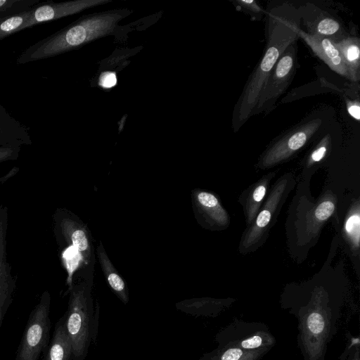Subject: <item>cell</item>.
<instances>
[{"label": "cell", "instance_id": "1", "mask_svg": "<svg viewBox=\"0 0 360 360\" xmlns=\"http://www.w3.org/2000/svg\"><path fill=\"white\" fill-rule=\"evenodd\" d=\"M300 11L288 4L274 8L268 15L265 53L250 77L233 117L236 131L253 116L266 79L283 51L299 38Z\"/></svg>", "mask_w": 360, "mask_h": 360}, {"label": "cell", "instance_id": "2", "mask_svg": "<svg viewBox=\"0 0 360 360\" xmlns=\"http://www.w3.org/2000/svg\"><path fill=\"white\" fill-rule=\"evenodd\" d=\"M133 13L116 8L79 17L56 32L30 46L18 56L16 63L23 65L77 50L98 39L115 34L118 23Z\"/></svg>", "mask_w": 360, "mask_h": 360}, {"label": "cell", "instance_id": "3", "mask_svg": "<svg viewBox=\"0 0 360 360\" xmlns=\"http://www.w3.org/2000/svg\"><path fill=\"white\" fill-rule=\"evenodd\" d=\"M65 327L72 342V360H85L89 347L95 344L98 331L99 304L94 307L90 288L86 283L72 286Z\"/></svg>", "mask_w": 360, "mask_h": 360}, {"label": "cell", "instance_id": "4", "mask_svg": "<svg viewBox=\"0 0 360 360\" xmlns=\"http://www.w3.org/2000/svg\"><path fill=\"white\" fill-rule=\"evenodd\" d=\"M51 297L45 290L33 308L18 347L15 360H39L50 342Z\"/></svg>", "mask_w": 360, "mask_h": 360}, {"label": "cell", "instance_id": "5", "mask_svg": "<svg viewBox=\"0 0 360 360\" xmlns=\"http://www.w3.org/2000/svg\"><path fill=\"white\" fill-rule=\"evenodd\" d=\"M219 347L240 348L252 351L270 350L276 345V338L269 327L260 322L236 319L221 328L214 336Z\"/></svg>", "mask_w": 360, "mask_h": 360}, {"label": "cell", "instance_id": "6", "mask_svg": "<svg viewBox=\"0 0 360 360\" xmlns=\"http://www.w3.org/2000/svg\"><path fill=\"white\" fill-rule=\"evenodd\" d=\"M297 51L295 41L278 59L266 79L254 115L271 111L292 82L297 68Z\"/></svg>", "mask_w": 360, "mask_h": 360}, {"label": "cell", "instance_id": "7", "mask_svg": "<svg viewBox=\"0 0 360 360\" xmlns=\"http://www.w3.org/2000/svg\"><path fill=\"white\" fill-rule=\"evenodd\" d=\"M321 125V120L318 118L293 128L266 150L261 158V165L269 167L292 156L306 144Z\"/></svg>", "mask_w": 360, "mask_h": 360}, {"label": "cell", "instance_id": "8", "mask_svg": "<svg viewBox=\"0 0 360 360\" xmlns=\"http://www.w3.org/2000/svg\"><path fill=\"white\" fill-rule=\"evenodd\" d=\"M112 0H73L62 2L40 1L30 11L23 30L36 25L79 13L86 9L103 5Z\"/></svg>", "mask_w": 360, "mask_h": 360}, {"label": "cell", "instance_id": "9", "mask_svg": "<svg viewBox=\"0 0 360 360\" xmlns=\"http://www.w3.org/2000/svg\"><path fill=\"white\" fill-rule=\"evenodd\" d=\"M8 210L0 205V330L6 312L11 306L16 288L17 278L12 274V269L7 258V231Z\"/></svg>", "mask_w": 360, "mask_h": 360}, {"label": "cell", "instance_id": "10", "mask_svg": "<svg viewBox=\"0 0 360 360\" xmlns=\"http://www.w3.org/2000/svg\"><path fill=\"white\" fill-rule=\"evenodd\" d=\"M288 182L286 179L280 180L271 191L263 209L259 212L252 226L245 235L241 246L243 250H248L255 245L264 235L272 216L281 202L287 195Z\"/></svg>", "mask_w": 360, "mask_h": 360}, {"label": "cell", "instance_id": "11", "mask_svg": "<svg viewBox=\"0 0 360 360\" xmlns=\"http://www.w3.org/2000/svg\"><path fill=\"white\" fill-rule=\"evenodd\" d=\"M56 236H61L68 245L75 247L87 262L90 258V245L84 228L72 214L63 209H58L53 214Z\"/></svg>", "mask_w": 360, "mask_h": 360}, {"label": "cell", "instance_id": "12", "mask_svg": "<svg viewBox=\"0 0 360 360\" xmlns=\"http://www.w3.org/2000/svg\"><path fill=\"white\" fill-rule=\"evenodd\" d=\"M298 35L307 43L316 56L321 59L332 70L354 82L340 53L330 39L308 34L302 29L299 30Z\"/></svg>", "mask_w": 360, "mask_h": 360}, {"label": "cell", "instance_id": "13", "mask_svg": "<svg viewBox=\"0 0 360 360\" xmlns=\"http://www.w3.org/2000/svg\"><path fill=\"white\" fill-rule=\"evenodd\" d=\"M42 360H72V347L63 315L55 325L53 333Z\"/></svg>", "mask_w": 360, "mask_h": 360}, {"label": "cell", "instance_id": "14", "mask_svg": "<svg viewBox=\"0 0 360 360\" xmlns=\"http://www.w3.org/2000/svg\"><path fill=\"white\" fill-rule=\"evenodd\" d=\"M97 252L103 274L110 288L124 304H128L127 286L111 264L101 242L98 246Z\"/></svg>", "mask_w": 360, "mask_h": 360}, {"label": "cell", "instance_id": "15", "mask_svg": "<svg viewBox=\"0 0 360 360\" xmlns=\"http://www.w3.org/2000/svg\"><path fill=\"white\" fill-rule=\"evenodd\" d=\"M340 53L354 82L360 79V41L357 37H346L338 41H333Z\"/></svg>", "mask_w": 360, "mask_h": 360}, {"label": "cell", "instance_id": "16", "mask_svg": "<svg viewBox=\"0 0 360 360\" xmlns=\"http://www.w3.org/2000/svg\"><path fill=\"white\" fill-rule=\"evenodd\" d=\"M224 301L213 299L189 300L177 303L176 307L178 310L191 316L215 317L228 306Z\"/></svg>", "mask_w": 360, "mask_h": 360}, {"label": "cell", "instance_id": "17", "mask_svg": "<svg viewBox=\"0 0 360 360\" xmlns=\"http://www.w3.org/2000/svg\"><path fill=\"white\" fill-rule=\"evenodd\" d=\"M269 351L265 349L248 351L217 346L211 352L203 354L198 360H260Z\"/></svg>", "mask_w": 360, "mask_h": 360}, {"label": "cell", "instance_id": "18", "mask_svg": "<svg viewBox=\"0 0 360 360\" xmlns=\"http://www.w3.org/2000/svg\"><path fill=\"white\" fill-rule=\"evenodd\" d=\"M316 16V19L307 22L309 27L308 34L328 37L334 41L341 40L342 28L335 19L321 12H319Z\"/></svg>", "mask_w": 360, "mask_h": 360}, {"label": "cell", "instance_id": "19", "mask_svg": "<svg viewBox=\"0 0 360 360\" xmlns=\"http://www.w3.org/2000/svg\"><path fill=\"white\" fill-rule=\"evenodd\" d=\"M196 202L205 214L217 224L224 226L229 224L228 214L214 195L200 191L196 194Z\"/></svg>", "mask_w": 360, "mask_h": 360}, {"label": "cell", "instance_id": "20", "mask_svg": "<svg viewBox=\"0 0 360 360\" xmlns=\"http://www.w3.org/2000/svg\"><path fill=\"white\" fill-rule=\"evenodd\" d=\"M32 8L18 13L0 16V41L23 30Z\"/></svg>", "mask_w": 360, "mask_h": 360}, {"label": "cell", "instance_id": "21", "mask_svg": "<svg viewBox=\"0 0 360 360\" xmlns=\"http://www.w3.org/2000/svg\"><path fill=\"white\" fill-rule=\"evenodd\" d=\"M61 259L68 274L66 283L70 290L72 286V277L75 271L81 262L84 261L82 254L72 245H68L62 250Z\"/></svg>", "mask_w": 360, "mask_h": 360}, {"label": "cell", "instance_id": "22", "mask_svg": "<svg viewBox=\"0 0 360 360\" xmlns=\"http://www.w3.org/2000/svg\"><path fill=\"white\" fill-rule=\"evenodd\" d=\"M267 189V180L264 179L258 184L249 197L247 206L248 222L251 223L255 218L261 202L265 196Z\"/></svg>", "mask_w": 360, "mask_h": 360}, {"label": "cell", "instance_id": "23", "mask_svg": "<svg viewBox=\"0 0 360 360\" xmlns=\"http://www.w3.org/2000/svg\"><path fill=\"white\" fill-rule=\"evenodd\" d=\"M39 2L40 0H0V16L24 11Z\"/></svg>", "mask_w": 360, "mask_h": 360}, {"label": "cell", "instance_id": "24", "mask_svg": "<svg viewBox=\"0 0 360 360\" xmlns=\"http://www.w3.org/2000/svg\"><path fill=\"white\" fill-rule=\"evenodd\" d=\"M31 139L26 138L0 123V146L31 145Z\"/></svg>", "mask_w": 360, "mask_h": 360}, {"label": "cell", "instance_id": "25", "mask_svg": "<svg viewBox=\"0 0 360 360\" xmlns=\"http://www.w3.org/2000/svg\"><path fill=\"white\" fill-rule=\"evenodd\" d=\"M359 229H360V217L359 209L356 212H353L347 218L345 231L347 233L350 243L353 246L359 249Z\"/></svg>", "mask_w": 360, "mask_h": 360}, {"label": "cell", "instance_id": "26", "mask_svg": "<svg viewBox=\"0 0 360 360\" xmlns=\"http://www.w3.org/2000/svg\"><path fill=\"white\" fill-rule=\"evenodd\" d=\"M335 210V205L330 200L322 201L316 207L314 212L315 222L321 224L326 221L333 214Z\"/></svg>", "mask_w": 360, "mask_h": 360}, {"label": "cell", "instance_id": "27", "mask_svg": "<svg viewBox=\"0 0 360 360\" xmlns=\"http://www.w3.org/2000/svg\"><path fill=\"white\" fill-rule=\"evenodd\" d=\"M20 149V146H0V162L17 160Z\"/></svg>", "mask_w": 360, "mask_h": 360}, {"label": "cell", "instance_id": "28", "mask_svg": "<svg viewBox=\"0 0 360 360\" xmlns=\"http://www.w3.org/2000/svg\"><path fill=\"white\" fill-rule=\"evenodd\" d=\"M0 121L21 131H24L26 129V127L24 124L11 117V115L1 105H0Z\"/></svg>", "mask_w": 360, "mask_h": 360}, {"label": "cell", "instance_id": "29", "mask_svg": "<svg viewBox=\"0 0 360 360\" xmlns=\"http://www.w3.org/2000/svg\"><path fill=\"white\" fill-rule=\"evenodd\" d=\"M117 83V77L115 72H105L101 75L98 85L103 89L113 87Z\"/></svg>", "mask_w": 360, "mask_h": 360}, {"label": "cell", "instance_id": "30", "mask_svg": "<svg viewBox=\"0 0 360 360\" xmlns=\"http://www.w3.org/2000/svg\"><path fill=\"white\" fill-rule=\"evenodd\" d=\"M347 335L348 336L347 338V342L345 349L344 350L341 356L339 357L340 360H346L352 349L355 346L360 345L359 338L358 337H354L350 334V333H347Z\"/></svg>", "mask_w": 360, "mask_h": 360}, {"label": "cell", "instance_id": "31", "mask_svg": "<svg viewBox=\"0 0 360 360\" xmlns=\"http://www.w3.org/2000/svg\"><path fill=\"white\" fill-rule=\"evenodd\" d=\"M346 105L348 113L356 120L360 119V105L359 100H346Z\"/></svg>", "mask_w": 360, "mask_h": 360}, {"label": "cell", "instance_id": "32", "mask_svg": "<svg viewBox=\"0 0 360 360\" xmlns=\"http://www.w3.org/2000/svg\"><path fill=\"white\" fill-rule=\"evenodd\" d=\"M323 142L321 145L318 146L311 154L310 161L316 162L320 161L324 156L327 150L326 141L325 139L323 140Z\"/></svg>", "mask_w": 360, "mask_h": 360}, {"label": "cell", "instance_id": "33", "mask_svg": "<svg viewBox=\"0 0 360 360\" xmlns=\"http://www.w3.org/2000/svg\"><path fill=\"white\" fill-rule=\"evenodd\" d=\"M238 3L240 4L241 6H243L246 10L250 11L255 13H259L261 11V8L257 4L255 1H238Z\"/></svg>", "mask_w": 360, "mask_h": 360}, {"label": "cell", "instance_id": "34", "mask_svg": "<svg viewBox=\"0 0 360 360\" xmlns=\"http://www.w3.org/2000/svg\"><path fill=\"white\" fill-rule=\"evenodd\" d=\"M19 172V167H13L7 174L0 177V184L6 182L9 179L14 176Z\"/></svg>", "mask_w": 360, "mask_h": 360}, {"label": "cell", "instance_id": "35", "mask_svg": "<svg viewBox=\"0 0 360 360\" xmlns=\"http://www.w3.org/2000/svg\"><path fill=\"white\" fill-rule=\"evenodd\" d=\"M346 360H360L359 345L355 346L349 354Z\"/></svg>", "mask_w": 360, "mask_h": 360}]
</instances>
